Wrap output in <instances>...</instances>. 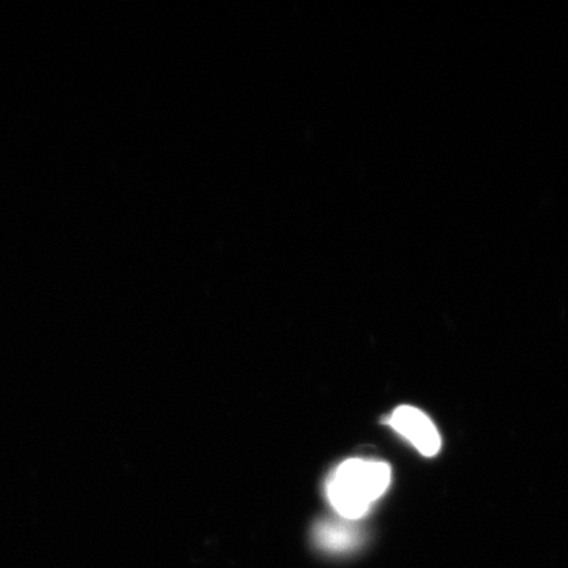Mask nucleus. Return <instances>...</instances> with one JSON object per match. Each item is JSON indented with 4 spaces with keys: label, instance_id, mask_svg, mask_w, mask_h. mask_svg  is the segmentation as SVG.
<instances>
[{
    "label": "nucleus",
    "instance_id": "nucleus-2",
    "mask_svg": "<svg viewBox=\"0 0 568 568\" xmlns=\"http://www.w3.org/2000/svg\"><path fill=\"white\" fill-rule=\"evenodd\" d=\"M386 424L399 436L405 437L407 443L416 447L424 457H436L439 454L443 446L439 432L432 418L417 407L406 405L396 407Z\"/></svg>",
    "mask_w": 568,
    "mask_h": 568
},
{
    "label": "nucleus",
    "instance_id": "nucleus-3",
    "mask_svg": "<svg viewBox=\"0 0 568 568\" xmlns=\"http://www.w3.org/2000/svg\"><path fill=\"white\" fill-rule=\"evenodd\" d=\"M315 541L317 547L328 552H349L361 545V530L349 523L323 521L316 526Z\"/></svg>",
    "mask_w": 568,
    "mask_h": 568
},
{
    "label": "nucleus",
    "instance_id": "nucleus-1",
    "mask_svg": "<svg viewBox=\"0 0 568 568\" xmlns=\"http://www.w3.org/2000/svg\"><path fill=\"white\" fill-rule=\"evenodd\" d=\"M392 484L387 463L347 459L327 481L328 503L339 517L354 521L364 518Z\"/></svg>",
    "mask_w": 568,
    "mask_h": 568
}]
</instances>
